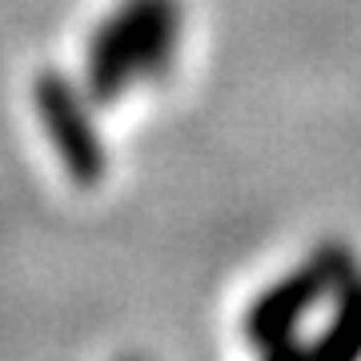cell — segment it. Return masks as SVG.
I'll list each match as a JSON object with an SVG mask.
<instances>
[{
  "instance_id": "cell-3",
  "label": "cell",
  "mask_w": 361,
  "mask_h": 361,
  "mask_svg": "<svg viewBox=\"0 0 361 361\" xmlns=\"http://www.w3.org/2000/svg\"><path fill=\"white\" fill-rule=\"evenodd\" d=\"M32 104L68 177L85 189L101 185V177L109 173V149L89 113V92H80L65 73L44 68L32 85Z\"/></svg>"
},
{
  "instance_id": "cell-4",
  "label": "cell",
  "mask_w": 361,
  "mask_h": 361,
  "mask_svg": "<svg viewBox=\"0 0 361 361\" xmlns=\"http://www.w3.org/2000/svg\"><path fill=\"white\" fill-rule=\"evenodd\" d=\"M310 361H361V273L353 269L334 293V317L325 322L313 345H305Z\"/></svg>"
},
{
  "instance_id": "cell-2",
  "label": "cell",
  "mask_w": 361,
  "mask_h": 361,
  "mask_svg": "<svg viewBox=\"0 0 361 361\" xmlns=\"http://www.w3.org/2000/svg\"><path fill=\"white\" fill-rule=\"evenodd\" d=\"M357 269V257L345 245H329L313 249L310 257L301 261L297 269H289L281 281H273L265 293L245 310V337L249 345H273L293 337V329L310 317L325 297L337 293V285L345 281L349 273Z\"/></svg>"
},
{
  "instance_id": "cell-1",
  "label": "cell",
  "mask_w": 361,
  "mask_h": 361,
  "mask_svg": "<svg viewBox=\"0 0 361 361\" xmlns=\"http://www.w3.org/2000/svg\"><path fill=\"white\" fill-rule=\"evenodd\" d=\"M180 44V0H121L85 49V92L113 104L121 92L173 68Z\"/></svg>"
},
{
  "instance_id": "cell-5",
  "label": "cell",
  "mask_w": 361,
  "mask_h": 361,
  "mask_svg": "<svg viewBox=\"0 0 361 361\" xmlns=\"http://www.w3.org/2000/svg\"><path fill=\"white\" fill-rule=\"evenodd\" d=\"M265 361H310V353H305V345H301V341L285 337V341L265 345Z\"/></svg>"
},
{
  "instance_id": "cell-6",
  "label": "cell",
  "mask_w": 361,
  "mask_h": 361,
  "mask_svg": "<svg viewBox=\"0 0 361 361\" xmlns=\"http://www.w3.org/2000/svg\"><path fill=\"white\" fill-rule=\"evenodd\" d=\"M125 361H141V357H125Z\"/></svg>"
}]
</instances>
